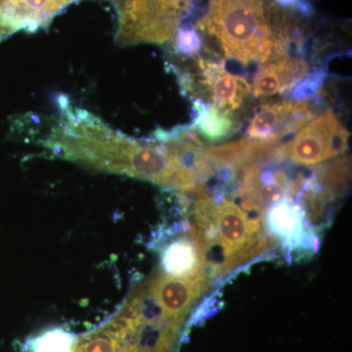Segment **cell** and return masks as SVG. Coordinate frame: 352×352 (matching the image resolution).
Masks as SVG:
<instances>
[{"label":"cell","mask_w":352,"mask_h":352,"mask_svg":"<svg viewBox=\"0 0 352 352\" xmlns=\"http://www.w3.org/2000/svg\"><path fill=\"white\" fill-rule=\"evenodd\" d=\"M314 118L307 101H278L263 103L250 120V139L278 143L284 136L295 133Z\"/></svg>","instance_id":"4"},{"label":"cell","mask_w":352,"mask_h":352,"mask_svg":"<svg viewBox=\"0 0 352 352\" xmlns=\"http://www.w3.org/2000/svg\"><path fill=\"white\" fill-rule=\"evenodd\" d=\"M75 339L72 333L54 329L36 338L34 342V352H72Z\"/></svg>","instance_id":"11"},{"label":"cell","mask_w":352,"mask_h":352,"mask_svg":"<svg viewBox=\"0 0 352 352\" xmlns=\"http://www.w3.org/2000/svg\"><path fill=\"white\" fill-rule=\"evenodd\" d=\"M41 144L74 163L145 182H151L162 166L156 143L129 138L88 111L69 106Z\"/></svg>","instance_id":"1"},{"label":"cell","mask_w":352,"mask_h":352,"mask_svg":"<svg viewBox=\"0 0 352 352\" xmlns=\"http://www.w3.org/2000/svg\"><path fill=\"white\" fill-rule=\"evenodd\" d=\"M162 266L164 273L176 277L195 276L204 272L208 274L200 245L192 234L166 247L162 256Z\"/></svg>","instance_id":"8"},{"label":"cell","mask_w":352,"mask_h":352,"mask_svg":"<svg viewBox=\"0 0 352 352\" xmlns=\"http://www.w3.org/2000/svg\"><path fill=\"white\" fill-rule=\"evenodd\" d=\"M264 226L285 250L311 252L318 249L316 232L310 226L307 210L302 204L283 198L272 204L266 212Z\"/></svg>","instance_id":"5"},{"label":"cell","mask_w":352,"mask_h":352,"mask_svg":"<svg viewBox=\"0 0 352 352\" xmlns=\"http://www.w3.org/2000/svg\"><path fill=\"white\" fill-rule=\"evenodd\" d=\"M308 65L303 60L289 56L288 53L277 55L261 64L254 76L252 94L256 97H270L293 89L307 75Z\"/></svg>","instance_id":"7"},{"label":"cell","mask_w":352,"mask_h":352,"mask_svg":"<svg viewBox=\"0 0 352 352\" xmlns=\"http://www.w3.org/2000/svg\"><path fill=\"white\" fill-rule=\"evenodd\" d=\"M118 14L116 41L122 46L166 45L186 21L196 0H111Z\"/></svg>","instance_id":"2"},{"label":"cell","mask_w":352,"mask_h":352,"mask_svg":"<svg viewBox=\"0 0 352 352\" xmlns=\"http://www.w3.org/2000/svg\"><path fill=\"white\" fill-rule=\"evenodd\" d=\"M349 138L346 127L328 110L303 126L286 144L278 145L276 154L283 161L312 166L344 155L349 149Z\"/></svg>","instance_id":"3"},{"label":"cell","mask_w":352,"mask_h":352,"mask_svg":"<svg viewBox=\"0 0 352 352\" xmlns=\"http://www.w3.org/2000/svg\"><path fill=\"white\" fill-rule=\"evenodd\" d=\"M201 82L207 88L214 107L227 113L244 104L252 87L245 78L227 71L224 65L201 60Z\"/></svg>","instance_id":"6"},{"label":"cell","mask_w":352,"mask_h":352,"mask_svg":"<svg viewBox=\"0 0 352 352\" xmlns=\"http://www.w3.org/2000/svg\"><path fill=\"white\" fill-rule=\"evenodd\" d=\"M196 117L186 126L194 135H200L208 142L226 140L235 131V122L231 113L224 112L214 105H207L201 101L195 102Z\"/></svg>","instance_id":"9"},{"label":"cell","mask_w":352,"mask_h":352,"mask_svg":"<svg viewBox=\"0 0 352 352\" xmlns=\"http://www.w3.org/2000/svg\"><path fill=\"white\" fill-rule=\"evenodd\" d=\"M171 45L176 54L185 57H192L198 55L201 46L200 32L193 27L183 25L176 32L175 38Z\"/></svg>","instance_id":"12"},{"label":"cell","mask_w":352,"mask_h":352,"mask_svg":"<svg viewBox=\"0 0 352 352\" xmlns=\"http://www.w3.org/2000/svg\"><path fill=\"white\" fill-rule=\"evenodd\" d=\"M325 80L324 69H315L312 73H308L305 78L296 85L293 90V99L296 101H307L308 98L316 94L320 89Z\"/></svg>","instance_id":"13"},{"label":"cell","mask_w":352,"mask_h":352,"mask_svg":"<svg viewBox=\"0 0 352 352\" xmlns=\"http://www.w3.org/2000/svg\"><path fill=\"white\" fill-rule=\"evenodd\" d=\"M72 352H124V347L107 323L76 342Z\"/></svg>","instance_id":"10"}]
</instances>
